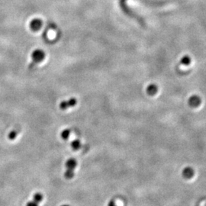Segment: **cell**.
Instances as JSON below:
<instances>
[{
    "mask_svg": "<svg viewBox=\"0 0 206 206\" xmlns=\"http://www.w3.org/2000/svg\"><path fill=\"white\" fill-rule=\"evenodd\" d=\"M65 165H66V172L64 173L65 178L67 179H71L74 176V170L77 166V161L74 158H70L66 161Z\"/></svg>",
    "mask_w": 206,
    "mask_h": 206,
    "instance_id": "cell-1",
    "label": "cell"
},
{
    "mask_svg": "<svg viewBox=\"0 0 206 206\" xmlns=\"http://www.w3.org/2000/svg\"><path fill=\"white\" fill-rule=\"evenodd\" d=\"M32 58V66L42 62L45 58V53L42 50H35L31 54Z\"/></svg>",
    "mask_w": 206,
    "mask_h": 206,
    "instance_id": "cell-2",
    "label": "cell"
},
{
    "mask_svg": "<svg viewBox=\"0 0 206 206\" xmlns=\"http://www.w3.org/2000/svg\"><path fill=\"white\" fill-rule=\"evenodd\" d=\"M77 104V100L76 98H71L69 100L63 101L60 103V109L63 111H66V109L72 108Z\"/></svg>",
    "mask_w": 206,
    "mask_h": 206,
    "instance_id": "cell-3",
    "label": "cell"
},
{
    "mask_svg": "<svg viewBox=\"0 0 206 206\" xmlns=\"http://www.w3.org/2000/svg\"><path fill=\"white\" fill-rule=\"evenodd\" d=\"M42 21L39 19H35L32 20L30 23V28L33 31H37L41 29L42 26Z\"/></svg>",
    "mask_w": 206,
    "mask_h": 206,
    "instance_id": "cell-4",
    "label": "cell"
},
{
    "mask_svg": "<svg viewBox=\"0 0 206 206\" xmlns=\"http://www.w3.org/2000/svg\"><path fill=\"white\" fill-rule=\"evenodd\" d=\"M201 103V99L199 96H193L189 98V104L190 106L195 108V107H198Z\"/></svg>",
    "mask_w": 206,
    "mask_h": 206,
    "instance_id": "cell-5",
    "label": "cell"
},
{
    "mask_svg": "<svg viewBox=\"0 0 206 206\" xmlns=\"http://www.w3.org/2000/svg\"><path fill=\"white\" fill-rule=\"evenodd\" d=\"M157 86H156L155 84H151L149 85L147 88V93L149 95V96H154L155 94H156L157 92Z\"/></svg>",
    "mask_w": 206,
    "mask_h": 206,
    "instance_id": "cell-6",
    "label": "cell"
},
{
    "mask_svg": "<svg viewBox=\"0 0 206 206\" xmlns=\"http://www.w3.org/2000/svg\"><path fill=\"white\" fill-rule=\"evenodd\" d=\"M193 174H194L193 169L190 167L186 168V169H183V171H182V175H183L184 178H188V179L192 178V176H193Z\"/></svg>",
    "mask_w": 206,
    "mask_h": 206,
    "instance_id": "cell-7",
    "label": "cell"
},
{
    "mask_svg": "<svg viewBox=\"0 0 206 206\" xmlns=\"http://www.w3.org/2000/svg\"><path fill=\"white\" fill-rule=\"evenodd\" d=\"M70 145H71V147H72V149L73 151H78L82 147L81 141L79 139H75V140H73Z\"/></svg>",
    "mask_w": 206,
    "mask_h": 206,
    "instance_id": "cell-8",
    "label": "cell"
},
{
    "mask_svg": "<svg viewBox=\"0 0 206 206\" xmlns=\"http://www.w3.org/2000/svg\"><path fill=\"white\" fill-rule=\"evenodd\" d=\"M61 138L63 139L64 140H68L70 136V130H69V129H65V130H63V131L61 132Z\"/></svg>",
    "mask_w": 206,
    "mask_h": 206,
    "instance_id": "cell-9",
    "label": "cell"
},
{
    "mask_svg": "<svg viewBox=\"0 0 206 206\" xmlns=\"http://www.w3.org/2000/svg\"><path fill=\"white\" fill-rule=\"evenodd\" d=\"M43 198H44V197H43L42 194L40 193V192H37V193H35V195H34L33 200L39 204V203H41V202H42Z\"/></svg>",
    "mask_w": 206,
    "mask_h": 206,
    "instance_id": "cell-10",
    "label": "cell"
},
{
    "mask_svg": "<svg viewBox=\"0 0 206 206\" xmlns=\"http://www.w3.org/2000/svg\"><path fill=\"white\" fill-rule=\"evenodd\" d=\"M17 134H18V133H17L16 131H12L9 135V138L11 139V140H13V139H15L16 138Z\"/></svg>",
    "mask_w": 206,
    "mask_h": 206,
    "instance_id": "cell-11",
    "label": "cell"
},
{
    "mask_svg": "<svg viewBox=\"0 0 206 206\" xmlns=\"http://www.w3.org/2000/svg\"><path fill=\"white\" fill-rule=\"evenodd\" d=\"M38 203L35 202L34 200H32L31 201V202H28V204L26 205V206H38Z\"/></svg>",
    "mask_w": 206,
    "mask_h": 206,
    "instance_id": "cell-12",
    "label": "cell"
},
{
    "mask_svg": "<svg viewBox=\"0 0 206 206\" xmlns=\"http://www.w3.org/2000/svg\"><path fill=\"white\" fill-rule=\"evenodd\" d=\"M108 206H117L114 199H112V200H111L110 202H109V204H108Z\"/></svg>",
    "mask_w": 206,
    "mask_h": 206,
    "instance_id": "cell-13",
    "label": "cell"
},
{
    "mask_svg": "<svg viewBox=\"0 0 206 206\" xmlns=\"http://www.w3.org/2000/svg\"><path fill=\"white\" fill-rule=\"evenodd\" d=\"M62 206H70V205H62Z\"/></svg>",
    "mask_w": 206,
    "mask_h": 206,
    "instance_id": "cell-14",
    "label": "cell"
}]
</instances>
